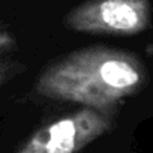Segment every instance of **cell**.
Wrapping results in <instances>:
<instances>
[{
	"instance_id": "1",
	"label": "cell",
	"mask_w": 153,
	"mask_h": 153,
	"mask_svg": "<svg viewBox=\"0 0 153 153\" xmlns=\"http://www.w3.org/2000/svg\"><path fill=\"white\" fill-rule=\"evenodd\" d=\"M144 76V66L135 56L107 47H90L47 68L36 90L51 99L107 110L134 95Z\"/></svg>"
},
{
	"instance_id": "2",
	"label": "cell",
	"mask_w": 153,
	"mask_h": 153,
	"mask_svg": "<svg viewBox=\"0 0 153 153\" xmlns=\"http://www.w3.org/2000/svg\"><path fill=\"white\" fill-rule=\"evenodd\" d=\"M149 21V0H87L66 15L71 30L93 35H137Z\"/></svg>"
},
{
	"instance_id": "3",
	"label": "cell",
	"mask_w": 153,
	"mask_h": 153,
	"mask_svg": "<svg viewBox=\"0 0 153 153\" xmlns=\"http://www.w3.org/2000/svg\"><path fill=\"white\" fill-rule=\"evenodd\" d=\"M110 129V119L92 108L75 111L35 132L17 153H76Z\"/></svg>"
},
{
	"instance_id": "4",
	"label": "cell",
	"mask_w": 153,
	"mask_h": 153,
	"mask_svg": "<svg viewBox=\"0 0 153 153\" xmlns=\"http://www.w3.org/2000/svg\"><path fill=\"white\" fill-rule=\"evenodd\" d=\"M12 44H14V38H12L9 33H6V32H0V50L9 48Z\"/></svg>"
},
{
	"instance_id": "5",
	"label": "cell",
	"mask_w": 153,
	"mask_h": 153,
	"mask_svg": "<svg viewBox=\"0 0 153 153\" xmlns=\"http://www.w3.org/2000/svg\"><path fill=\"white\" fill-rule=\"evenodd\" d=\"M9 76H11V66L6 63H0V86L5 84Z\"/></svg>"
}]
</instances>
